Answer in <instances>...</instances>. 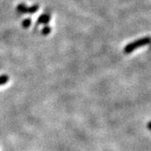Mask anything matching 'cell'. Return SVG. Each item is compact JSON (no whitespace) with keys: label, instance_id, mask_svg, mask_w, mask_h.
Returning <instances> with one entry per match:
<instances>
[{"label":"cell","instance_id":"obj_1","mask_svg":"<svg viewBox=\"0 0 151 151\" xmlns=\"http://www.w3.org/2000/svg\"><path fill=\"white\" fill-rule=\"evenodd\" d=\"M151 42L150 37H144L142 39H139L134 42H131L129 45H127L124 48V53L125 54H129L131 52L134 51L136 49L143 47L145 45H147Z\"/></svg>","mask_w":151,"mask_h":151},{"label":"cell","instance_id":"obj_2","mask_svg":"<svg viewBox=\"0 0 151 151\" xmlns=\"http://www.w3.org/2000/svg\"><path fill=\"white\" fill-rule=\"evenodd\" d=\"M39 9V5H33L31 7H27L24 4H20L17 6V10L22 14H34L36 13Z\"/></svg>","mask_w":151,"mask_h":151},{"label":"cell","instance_id":"obj_3","mask_svg":"<svg viewBox=\"0 0 151 151\" xmlns=\"http://www.w3.org/2000/svg\"><path fill=\"white\" fill-rule=\"evenodd\" d=\"M50 20V15L47 14H44L42 15L39 17L38 19L37 24H47Z\"/></svg>","mask_w":151,"mask_h":151},{"label":"cell","instance_id":"obj_4","mask_svg":"<svg viewBox=\"0 0 151 151\" xmlns=\"http://www.w3.org/2000/svg\"><path fill=\"white\" fill-rule=\"evenodd\" d=\"M9 81V77L7 75H1L0 76V86H3L6 84L8 81Z\"/></svg>","mask_w":151,"mask_h":151},{"label":"cell","instance_id":"obj_5","mask_svg":"<svg viewBox=\"0 0 151 151\" xmlns=\"http://www.w3.org/2000/svg\"><path fill=\"white\" fill-rule=\"evenodd\" d=\"M30 24H31V19H24L23 23H22V26L24 28H29L30 26Z\"/></svg>","mask_w":151,"mask_h":151},{"label":"cell","instance_id":"obj_6","mask_svg":"<svg viewBox=\"0 0 151 151\" xmlns=\"http://www.w3.org/2000/svg\"><path fill=\"white\" fill-rule=\"evenodd\" d=\"M50 31H51V28L50 27V26H45L42 29V34H43L44 35H49L50 33Z\"/></svg>","mask_w":151,"mask_h":151}]
</instances>
